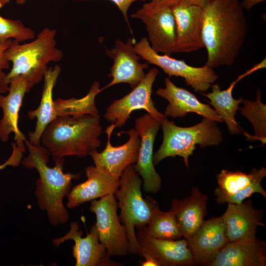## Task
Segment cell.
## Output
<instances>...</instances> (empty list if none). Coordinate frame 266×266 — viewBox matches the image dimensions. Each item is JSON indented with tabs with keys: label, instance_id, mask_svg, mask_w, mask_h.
I'll list each match as a JSON object with an SVG mask.
<instances>
[{
	"label": "cell",
	"instance_id": "1",
	"mask_svg": "<svg viewBox=\"0 0 266 266\" xmlns=\"http://www.w3.org/2000/svg\"><path fill=\"white\" fill-rule=\"evenodd\" d=\"M202 38L207 50L205 65L231 66L238 58L247 33L239 0H208L202 7Z\"/></svg>",
	"mask_w": 266,
	"mask_h": 266
},
{
	"label": "cell",
	"instance_id": "2",
	"mask_svg": "<svg viewBox=\"0 0 266 266\" xmlns=\"http://www.w3.org/2000/svg\"><path fill=\"white\" fill-rule=\"evenodd\" d=\"M100 116L84 114L56 117L44 130L40 144L52 156L55 164L63 165L64 157H85L101 144Z\"/></svg>",
	"mask_w": 266,
	"mask_h": 266
},
{
	"label": "cell",
	"instance_id": "3",
	"mask_svg": "<svg viewBox=\"0 0 266 266\" xmlns=\"http://www.w3.org/2000/svg\"><path fill=\"white\" fill-rule=\"evenodd\" d=\"M25 143L29 154L21 163L29 169L35 168L39 176L35 191L38 206L46 211L52 225L64 224L68 221L69 215L63 204V199L70 191L72 180L78 179L80 174L64 173L62 165L49 167L47 164L50 154L45 147L40 144H33L27 139Z\"/></svg>",
	"mask_w": 266,
	"mask_h": 266
},
{
	"label": "cell",
	"instance_id": "4",
	"mask_svg": "<svg viewBox=\"0 0 266 266\" xmlns=\"http://www.w3.org/2000/svg\"><path fill=\"white\" fill-rule=\"evenodd\" d=\"M56 30L45 28L32 42L20 44L12 40L5 51L6 59L12 63V68L0 85V93L8 91L10 80L17 76L27 77L33 86L43 78L50 62H58L63 57L62 51L56 47Z\"/></svg>",
	"mask_w": 266,
	"mask_h": 266
},
{
	"label": "cell",
	"instance_id": "5",
	"mask_svg": "<svg viewBox=\"0 0 266 266\" xmlns=\"http://www.w3.org/2000/svg\"><path fill=\"white\" fill-rule=\"evenodd\" d=\"M119 182L118 188L114 195L118 200L117 207L120 209L119 218L127 232L128 253L139 254L140 247L135 228L147 225L156 201L149 198H143L141 190L142 181L133 165L123 170Z\"/></svg>",
	"mask_w": 266,
	"mask_h": 266
},
{
	"label": "cell",
	"instance_id": "6",
	"mask_svg": "<svg viewBox=\"0 0 266 266\" xmlns=\"http://www.w3.org/2000/svg\"><path fill=\"white\" fill-rule=\"evenodd\" d=\"M216 122L206 118L189 127L176 126L173 121L165 118L161 122L163 139L159 149L153 155V163L158 165L163 159L180 156L188 168V159L197 145L203 148L217 146L223 140L222 133Z\"/></svg>",
	"mask_w": 266,
	"mask_h": 266
},
{
	"label": "cell",
	"instance_id": "7",
	"mask_svg": "<svg viewBox=\"0 0 266 266\" xmlns=\"http://www.w3.org/2000/svg\"><path fill=\"white\" fill-rule=\"evenodd\" d=\"M134 50L141 58L149 64L156 65L168 75L183 78L186 84L196 92H205L217 79L218 75L213 68L205 65L195 67L183 60H177L166 55H160L151 47L147 37L142 38L135 43Z\"/></svg>",
	"mask_w": 266,
	"mask_h": 266
},
{
	"label": "cell",
	"instance_id": "8",
	"mask_svg": "<svg viewBox=\"0 0 266 266\" xmlns=\"http://www.w3.org/2000/svg\"><path fill=\"white\" fill-rule=\"evenodd\" d=\"M117 200L110 194L91 201L89 210L96 216L95 224L100 241L106 248L109 257H121L128 253L126 230L117 214Z\"/></svg>",
	"mask_w": 266,
	"mask_h": 266
},
{
	"label": "cell",
	"instance_id": "9",
	"mask_svg": "<svg viewBox=\"0 0 266 266\" xmlns=\"http://www.w3.org/2000/svg\"><path fill=\"white\" fill-rule=\"evenodd\" d=\"M159 73L155 67L151 68L143 79L128 94L114 100L107 108L104 118L116 127H122L131 113L135 110L143 109L150 116L161 122L166 116L155 107L151 98L153 83Z\"/></svg>",
	"mask_w": 266,
	"mask_h": 266
},
{
	"label": "cell",
	"instance_id": "10",
	"mask_svg": "<svg viewBox=\"0 0 266 266\" xmlns=\"http://www.w3.org/2000/svg\"><path fill=\"white\" fill-rule=\"evenodd\" d=\"M161 126L158 120L148 113L135 119L134 129L141 142L138 157L133 165L135 171L142 178L143 190L156 194L160 189L162 179L153 163V146L157 133Z\"/></svg>",
	"mask_w": 266,
	"mask_h": 266
},
{
	"label": "cell",
	"instance_id": "11",
	"mask_svg": "<svg viewBox=\"0 0 266 266\" xmlns=\"http://www.w3.org/2000/svg\"><path fill=\"white\" fill-rule=\"evenodd\" d=\"M136 233L140 247L139 255L153 259L158 266H186L195 264L185 239L166 240L155 238L146 232L145 226Z\"/></svg>",
	"mask_w": 266,
	"mask_h": 266
},
{
	"label": "cell",
	"instance_id": "12",
	"mask_svg": "<svg viewBox=\"0 0 266 266\" xmlns=\"http://www.w3.org/2000/svg\"><path fill=\"white\" fill-rule=\"evenodd\" d=\"M146 25L148 41L156 52L170 56L175 40V24L170 7L155 8L148 3L131 15Z\"/></svg>",
	"mask_w": 266,
	"mask_h": 266
},
{
	"label": "cell",
	"instance_id": "13",
	"mask_svg": "<svg viewBox=\"0 0 266 266\" xmlns=\"http://www.w3.org/2000/svg\"><path fill=\"white\" fill-rule=\"evenodd\" d=\"M79 230L77 222H72L70 230L62 237L54 239L52 242L58 247L66 240H72V255L76 266H119L121 263L112 261L107 254L104 245L100 241L95 224L92 226L86 236Z\"/></svg>",
	"mask_w": 266,
	"mask_h": 266
},
{
	"label": "cell",
	"instance_id": "14",
	"mask_svg": "<svg viewBox=\"0 0 266 266\" xmlns=\"http://www.w3.org/2000/svg\"><path fill=\"white\" fill-rule=\"evenodd\" d=\"M115 126L113 124L105 131L107 135L106 147L101 152L93 151L91 156L95 166L99 167L116 179H119L123 170L129 166L137 162L140 145V138L134 128L120 132L129 135L128 141L124 144L114 146L110 142V137Z\"/></svg>",
	"mask_w": 266,
	"mask_h": 266
},
{
	"label": "cell",
	"instance_id": "15",
	"mask_svg": "<svg viewBox=\"0 0 266 266\" xmlns=\"http://www.w3.org/2000/svg\"><path fill=\"white\" fill-rule=\"evenodd\" d=\"M135 39L130 38L126 43L117 38L115 47L105 50L106 54L113 60L108 76L111 81L100 89L102 91L109 87L121 83L129 84L132 88L135 87L144 78V70L149 67L148 63L142 64L141 57L136 54L134 45Z\"/></svg>",
	"mask_w": 266,
	"mask_h": 266
},
{
	"label": "cell",
	"instance_id": "16",
	"mask_svg": "<svg viewBox=\"0 0 266 266\" xmlns=\"http://www.w3.org/2000/svg\"><path fill=\"white\" fill-rule=\"evenodd\" d=\"M170 8L175 24L173 53L188 54L204 47L201 33L202 7L181 0Z\"/></svg>",
	"mask_w": 266,
	"mask_h": 266
},
{
	"label": "cell",
	"instance_id": "17",
	"mask_svg": "<svg viewBox=\"0 0 266 266\" xmlns=\"http://www.w3.org/2000/svg\"><path fill=\"white\" fill-rule=\"evenodd\" d=\"M33 86L25 76H17L10 80L7 95H0V107L3 111V117L0 121V139L6 142L9 134L13 133L17 146L24 151L26 139L18 127L19 112L25 94Z\"/></svg>",
	"mask_w": 266,
	"mask_h": 266
},
{
	"label": "cell",
	"instance_id": "18",
	"mask_svg": "<svg viewBox=\"0 0 266 266\" xmlns=\"http://www.w3.org/2000/svg\"><path fill=\"white\" fill-rule=\"evenodd\" d=\"M221 218L229 242L254 239L258 226H265L262 211L254 207L250 199L240 204L228 203Z\"/></svg>",
	"mask_w": 266,
	"mask_h": 266
},
{
	"label": "cell",
	"instance_id": "19",
	"mask_svg": "<svg viewBox=\"0 0 266 266\" xmlns=\"http://www.w3.org/2000/svg\"><path fill=\"white\" fill-rule=\"evenodd\" d=\"M165 87L158 89L156 94L168 101L164 112L166 117L182 118L194 112L216 122H223L209 105L201 102L187 90L175 86L168 77L165 78Z\"/></svg>",
	"mask_w": 266,
	"mask_h": 266
},
{
	"label": "cell",
	"instance_id": "20",
	"mask_svg": "<svg viewBox=\"0 0 266 266\" xmlns=\"http://www.w3.org/2000/svg\"><path fill=\"white\" fill-rule=\"evenodd\" d=\"M186 240L195 264L205 266L229 242L221 217L204 221Z\"/></svg>",
	"mask_w": 266,
	"mask_h": 266
},
{
	"label": "cell",
	"instance_id": "21",
	"mask_svg": "<svg viewBox=\"0 0 266 266\" xmlns=\"http://www.w3.org/2000/svg\"><path fill=\"white\" fill-rule=\"evenodd\" d=\"M265 241L257 239L229 242L206 265L209 266H265Z\"/></svg>",
	"mask_w": 266,
	"mask_h": 266
},
{
	"label": "cell",
	"instance_id": "22",
	"mask_svg": "<svg viewBox=\"0 0 266 266\" xmlns=\"http://www.w3.org/2000/svg\"><path fill=\"white\" fill-rule=\"evenodd\" d=\"M85 174L87 180L74 186L67 196V206L69 208L108 195L114 194L118 188L119 179L99 167L95 166L87 167Z\"/></svg>",
	"mask_w": 266,
	"mask_h": 266
},
{
	"label": "cell",
	"instance_id": "23",
	"mask_svg": "<svg viewBox=\"0 0 266 266\" xmlns=\"http://www.w3.org/2000/svg\"><path fill=\"white\" fill-rule=\"evenodd\" d=\"M207 197L194 187L190 196L174 200L170 209L175 215L182 236L189 239L202 224L206 214Z\"/></svg>",
	"mask_w": 266,
	"mask_h": 266
},
{
	"label": "cell",
	"instance_id": "24",
	"mask_svg": "<svg viewBox=\"0 0 266 266\" xmlns=\"http://www.w3.org/2000/svg\"><path fill=\"white\" fill-rule=\"evenodd\" d=\"M61 71L59 65L48 68L43 77L44 86L39 106L28 112L29 119H36L34 131L28 133V141L33 144H40V138L45 128L57 117L54 110L53 92Z\"/></svg>",
	"mask_w": 266,
	"mask_h": 266
},
{
	"label": "cell",
	"instance_id": "25",
	"mask_svg": "<svg viewBox=\"0 0 266 266\" xmlns=\"http://www.w3.org/2000/svg\"><path fill=\"white\" fill-rule=\"evenodd\" d=\"M259 69V66L255 65L253 67L239 75L225 90H221L218 84L213 83L211 86V92L206 94L201 92L202 95L209 100V103L214 107V110L223 121H225L229 131L232 134L242 133V130L235 119V115L239 109V104L242 103L243 100L242 97L238 100L233 99L232 95L233 90L239 81Z\"/></svg>",
	"mask_w": 266,
	"mask_h": 266
},
{
	"label": "cell",
	"instance_id": "26",
	"mask_svg": "<svg viewBox=\"0 0 266 266\" xmlns=\"http://www.w3.org/2000/svg\"><path fill=\"white\" fill-rule=\"evenodd\" d=\"M100 83L95 81L89 92L80 99H68L59 98L54 100V110L57 116L88 114L98 115L99 112L95 103V97L101 92Z\"/></svg>",
	"mask_w": 266,
	"mask_h": 266
},
{
	"label": "cell",
	"instance_id": "27",
	"mask_svg": "<svg viewBox=\"0 0 266 266\" xmlns=\"http://www.w3.org/2000/svg\"><path fill=\"white\" fill-rule=\"evenodd\" d=\"M145 229L149 235L159 239L177 240L182 236L174 213L161 210L157 202Z\"/></svg>",
	"mask_w": 266,
	"mask_h": 266
},
{
	"label": "cell",
	"instance_id": "28",
	"mask_svg": "<svg viewBox=\"0 0 266 266\" xmlns=\"http://www.w3.org/2000/svg\"><path fill=\"white\" fill-rule=\"evenodd\" d=\"M243 106L239 107L238 110L252 124L255 135L253 137L247 134L248 139L258 140L262 145L266 141V106L261 101V91L258 89L255 101L243 100Z\"/></svg>",
	"mask_w": 266,
	"mask_h": 266
},
{
	"label": "cell",
	"instance_id": "29",
	"mask_svg": "<svg viewBox=\"0 0 266 266\" xmlns=\"http://www.w3.org/2000/svg\"><path fill=\"white\" fill-rule=\"evenodd\" d=\"M264 167L253 168L249 174L239 171H232L222 169L216 175L218 191L226 194H233L251 184L262 172Z\"/></svg>",
	"mask_w": 266,
	"mask_h": 266
},
{
	"label": "cell",
	"instance_id": "30",
	"mask_svg": "<svg viewBox=\"0 0 266 266\" xmlns=\"http://www.w3.org/2000/svg\"><path fill=\"white\" fill-rule=\"evenodd\" d=\"M34 38V31L25 27L21 20L0 16V43L11 38L20 42Z\"/></svg>",
	"mask_w": 266,
	"mask_h": 266
},
{
	"label": "cell",
	"instance_id": "31",
	"mask_svg": "<svg viewBox=\"0 0 266 266\" xmlns=\"http://www.w3.org/2000/svg\"><path fill=\"white\" fill-rule=\"evenodd\" d=\"M266 176V170L259 175L249 185L233 194H226L216 189L215 195L219 204L230 203L240 204L254 193H259L266 198V192L262 186V179Z\"/></svg>",
	"mask_w": 266,
	"mask_h": 266
},
{
	"label": "cell",
	"instance_id": "32",
	"mask_svg": "<svg viewBox=\"0 0 266 266\" xmlns=\"http://www.w3.org/2000/svg\"><path fill=\"white\" fill-rule=\"evenodd\" d=\"M12 152L9 158L4 163L0 164V170L4 168L7 166H17L21 163L23 154L25 151L17 146L15 142L11 143Z\"/></svg>",
	"mask_w": 266,
	"mask_h": 266
},
{
	"label": "cell",
	"instance_id": "33",
	"mask_svg": "<svg viewBox=\"0 0 266 266\" xmlns=\"http://www.w3.org/2000/svg\"><path fill=\"white\" fill-rule=\"evenodd\" d=\"M12 41V39H9L0 43V85L3 82L7 74L3 70L9 68V62L5 58V51L10 46Z\"/></svg>",
	"mask_w": 266,
	"mask_h": 266
},
{
	"label": "cell",
	"instance_id": "34",
	"mask_svg": "<svg viewBox=\"0 0 266 266\" xmlns=\"http://www.w3.org/2000/svg\"><path fill=\"white\" fill-rule=\"evenodd\" d=\"M75 1H84V0H73ZM112 2L114 3L116 6L118 7L119 9L122 12L124 19L126 21L128 27L130 29V31L133 33L132 31L130 26L128 18V11L131 5L134 2V1L140 0V1H146V0H109Z\"/></svg>",
	"mask_w": 266,
	"mask_h": 266
},
{
	"label": "cell",
	"instance_id": "35",
	"mask_svg": "<svg viewBox=\"0 0 266 266\" xmlns=\"http://www.w3.org/2000/svg\"><path fill=\"white\" fill-rule=\"evenodd\" d=\"M182 0H151L149 4L153 8L171 7Z\"/></svg>",
	"mask_w": 266,
	"mask_h": 266
},
{
	"label": "cell",
	"instance_id": "36",
	"mask_svg": "<svg viewBox=\"0 0 266 266\" xmlns=\"http://www.w3.org/2000/svg\"><path fill=\"white\" fill-rule=\"evenodd\" d=\"M265 0H243L241 2V4L244 9L250 10L256 4Z\"/></svg>",
	"mask_w": 266,
	"mask_h": 266
},
{
	"label": "cell",
	"instance_id": "37",
	"mask_svg": "<svg viewBox=\"0 0 266 266\" xmlns=\"http://www.w3.org/2000/svg\"><path fill=\"white\" fill-rule=\"evenodd\" d=\"M189 4H194L202 7L208 0H182Z\"/></svg>",
	"mask_w": 266,
	"mask_h": 266
},
{
	"label": "cell",
	"instance_id": "38",
	"mask_svg": "<svg viewBox=\"0 0 266 266\" xmlns=\"http://www.w3.org/2000/svg\"><path fill=\"white\" fill-rule=\"evenodd\" d=\"M144 259H145V261L143 262H140V264H141V266H158V265L157 263L152 259L149 257H144Z\"/></svg>",
	"mask_w": 266,
	"mask_h": 266
},
{
	"label": "cell",
	"instance_id": "39",
	"mask_svg": "<svg viewBox=\"0 0 266 266\" xmlns=\"http://www.w3.org/2000/svg\"><path fill=\"white\" fill-rule=\"evenodd\" d=\"M10 0H0V8L10 2Z\"/></svg>",
	"mask_w": 266,
	"mask_h": 266
},
{
	"label": "cell",
	"instance_id": "40",
	"mask_svg": "<svg viewBox=\"0 0 266 266\" xmlns=\"http://www.w3.org/2000/svg\"><path fill=\"white\" fill-rule=\"evenodd\" d=\"M16 2L19 4H23L26 2L27 0H15Z\"/></svg>",
	"mask_w": 266,
	"mask_h": 266
}]
</instances>
